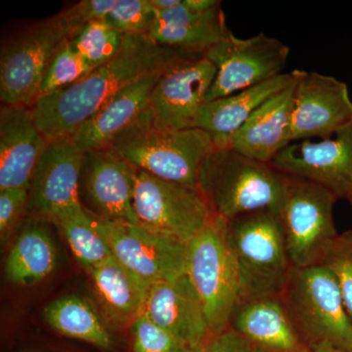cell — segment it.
Wrapping results in <instances>:
<instances>
[{
  "label": "cell",
  "instance_id": "1",
  "mask_svg": "<svg viewBox=\"0 0 352 352\" xmlns=\"http://www.w3.org/2000/svg\"><path fill=\"white\" fill-rule=\"evenodd\" d=\"M201 56L204 54L157 45L148 36H126L117 56L74 85L41 97L31 107L32 117L48 142L71 138L122 90Z\"/></svg>",
  "mask_w": 352,
  "mask_h": 352
},
{
  "label": "cell",
  "instance_id": "2",
  "mask_svg": "<svg viewBox=\"0 0 352 352\" xmlns=\"http://www.w3.org/2000/svg\"><path fill=\"white\" fill-rule=\"evenodd\" d=\"M288 176L272 163L245 157L231 148L208 155L198 189L212 214L226 220L263 210H278Z\"/></svg>",
  "mask_w": 352,
  "mask_h": 352
},
{
  "label": "cell",
  "instance_id": "3",
  "mask_svg": "<svg viewBox=\"0 0 352 352\" xmlns=\"http://www.w3.org/2000/svg\"><path fill=\"white\" fill-rule=\"evenodd\" d=\"M227 233L239 272L240 300L280 296L293 266L276 210L227 220Z\"/></svg>",
  "mask_w": 352,
  "mask_h": 352
},
{
  "label": "cell",
  "instance_id": "4",
  "mask_svg": "<svg viewBox=\"0 0 352 352\" xmlns=\"http://www.w3.org/2000/svg\"><path fill=\"white\" fill-rule=\"evenodd\" d=\"M302 339L312 347L352 351V323L337 280L322 264L293 267L280 294Z\"/></svg>",
  "mask_w": 352,
  "mask_h": 352
},
{
  "label": "cell",
  "instance_id": "5",
  "mask_svg": "<svg viewBox=\"0 0 352 352\" xmlns=\"http://www.w3.org/2000/svg\"><path fill=\"white\" fill-rule=\"evenodd\" d=\"M111 148L139 170L198 189L201 166L215 147L203 129L168 131L138 120L113 141Z\"/></svg>",
  "mask_w": 352,
  "mask_h": 352
},
{
  "label": "cell",
  "instance_id": "6",
  "mask_svg": "<svg viewBox=\"0 0 352 352\" xmlns=\"http://www.w3.org/2000/svg\"><path fill=\"white\" fill-rule=\"evenodd\" d=\"M185 273L200 296L210 333L229 327L241 298L240 278L227 220L212 215L207 226L187 243Z\"/></svg>",
  "mask_w": 352,
  "mask_h": 352
},
{
  "label": "cell",
  "instance_id": "7",
  "mask_svg": "<svg viewBox=\"0 0 352 352\" xmlns=\"http://www.w3.org/2000/svg\"><path fill=\"white\" fill-rule=\"evenodd\" d=\"M337 200L317 183L288 176L277 212L293 267L320 264L339 237L333 219Z\"/></svg>",
  "mask_w": 352,
  "mask_h": 352
},
{
  "label": "cell",
  "instance_id": "8",
  "mask_svg": "<svg viewBox=\"0 0 352 352\" xmlns=\"http://www.w3.org/2000/svg\"><path fill=\"white\" fill-rule=\"evenodd\" d=\"M66 38H69L68 34L56 14L21 28L2 43V104L31 108L38 101L46 69Z\"/></svg>",
  "mask_w": 352,
  "mask_h": 352
},
{
  "label": "cell",
  "instance_id": "9",
  "mask_svg": "<svg viewBox=\"0 0 352 352\" xmlns=\"http://www.w3.org/2000/svg\"><path fill=\"white\" fill-rule=\"evenodd\" d=\"M289 47L279 39L259 32L240 38L232 32L205 54L217 68L207 102L268 82L284 74Z\"/></svg>",
  "mask_w": 352,
  "mask_h": 352
},
{
  "label": "cell",
  "instance_id": "10",
  "mask_svg": "<svg viewBox=\"0 0 352 352\" xmlns=\"http://www.w3.org/2000/svg\"><path fill=\"white\" fill-rule=\"evenodd\" d=\"M97 232L107 242L113 258L148 285L184 274L187 244L140 224L110 221L90 214Z\"/></svg>",
  "mask_w": 352,
  "mask_h": 352
},
{
  "label": "cell",
  "instance_id": "11",
  "mask_svg": "<svg viewBox=\"0 0 352 352\" xmlns=\"http://www.w3.org/2000/svg\"><path fill=\"white\" fill-rule=\"evenodd\" d=\"M139 224L189 243L207 226L212 212L198 189L138 171L133 201Z\"/></svg>",
  "mask_w": 352,
  "mask_h": 352
},
{
  "label": "cell",
  "instance_id": "12",
  "mask_svg": "<svg viewBox=\"0 0 352 352\" xmlns=\"http://www.w3.org/2000/svg\"><path fill=\"white\" fill-rule=\"evenodd\" d=\"M291 143L332 138L352 122L346 83L316 72L295 69Z\"/></svg>",
  "mask_w": 352,
  "mask_h": 352
},
{
  "label": "cell",
  "instance_id": "13",
  "mask_svg": "<svg viewBox=\"0 0 352 352\" xmlns=\"http://www.w3.org/2000/svg\"><path fill=\"white\" fill-rule=\"evenodd\" d=\"M138 171L113 148L85 152L80 182L82 207L103 219L139 224L133 207Z\"/></svg>",
  "mask_w": 352,
  "mask_h": 352
},
{
  "label": "cell",
  "instance_id": "14",
  "mask_svg": "<svg viewBox=\"0 0 352 352\" xmlns=\"http://www.w3.org/2000/svg\"><path fill=\"white\" fill-rule=\"evenodd\" d=\"M217 76V68L201 56L170 69L157 80L140 119L160 129H195Z\"/></svg>",
  "mask_w": 352,
  "mask_h": 352
},
{
  "label": "cell",
  "instance_id": "15",
  "mask_svg": "<svg viewBox=\"0 0 352 352\" xmlns=\"http://www.w3.org/2000/svg\"><path fill=\"white\" fill-rule=\"evenodd\" d=\"M288 176L325 187L339 199L352 195V122L330 138L293 142L273 160Z\"/></svg>",
  "mask_w": 352,
  "mask_h": 352
},
{
  "label": "cell",
  "instance_id": "16",
  "mask_svg": "<svg viewBox=\"0 0 352 352\" xmlns=\"http://www.w3.org/2000/svg\"><path fill=\"white\" fill-rule=\"evenodd\" d=\"M83 155L72 138L48 142L30 183L28 215L50 223L58 214L82 204Z\"/></svg>",
  "mask_w": 352,
  "mask_h": 352
},
{
  "label": "cell",
  "instance_id": "17",
  "mask_svg": "<svg viewBox=\"0 0 352 352\" xmlns=\"http://www.w3.org/2000/svg\"><path fill=\"white\" fill-rule=\"evenodd\" d=\"M229 32L221 1L179 0L173 8L156 11L148 36L157 45L205 55Z\"/></svg>",
  "mask_w": 352,
  "mask_h": 352
},
{
  "label": "cell",
  "instance_id": "18",
  "mask_svg": "<svg viewBox=\"0 0 352 352\" xmlns=\"http://www.w3.org/2000/svg\"><path fill=\"white\" fill-rule=\"evenodd\" d=\"M143 314L192 349L212 336L203 302L186 273L151 285Z\"/></svg>",
  "mask_w": 352,
  "mask_h": 352
},
{
  "label": "cell",
  "instance_id": "19",
  "mask_svg": "<svg viewBox=\"0 0 352 352\" xmlns=\"http://www.w3.org/2000/svg\"><path fill=\"white\" fill-rule=\"evenodd\" d=\"M229 327L254 352H314L296 331L280 296L240 300Z\"/></svg>",
  "mask_w": 352,
  "mask_h": 352
},
{
  "label": "cell",
  "instance_id": "20",
  "mask_svg": "<svg viewBox=\"0 0 352 352\" xmlns=\"http://www.w3.org/2000/svg\"><path fill=\"white\" fill-rule=\"evenodd\" d=\"M48 141L36 126L31 108H0V189H29Z\"/></svg>",
  "mask_w": 352,
  "mask_h": 352
},
{
  "label": "cell",
  "instance_id": "21",
  "mask_svg": "<svg viewBox=\"0 0 352 352\" xmlns=\"http://www.w3.org/2000/svg\"><path fill=\"white\" fill-rule=\"evenodd\" d=\"M161 76H151L131 85L102 106L71 136L76 146L83 153L111 147L120 134L140 119Z\"/></svg>",
  "mask_w": 352,
  "mask_h": 352
},
{
  "label": "cell",
  "instance_id": "22",
  "mask_svg": "<svg viewBox=\"0 0 352 352\" xmlns=\"http://www.w3.org/2000/svg\"><path fill=\"white\" fill-rule=\"evenodd\" d=\"M295 82L296 76L288 88L271 97L252 113L234 134L229 148L256 161L272 163L291 144L289 126Z\"/></svg>",
  "mask_w": 352,
  "mask_h": 352
},
{
  "label": "cell",
  "instance_id": "23",
  "mask_svg": "<svg viewBox=\"0 0 352 352\" xmlns=\"http://www.w3.org/2000/svg\"><path fill=\"white\" fill-rule=\"evenodd\" d=\"M295 76V71L284 73L268 82L207 102L197 120V129L207 132L215 148H229L234 134L252 113L271 97L288 88Z\"/></svg>",
  "mask_w": 352,
  "mask_h": 352
},
{
  "label": "cell",
  "instance_id": "24",
  "mask_svg": "<svg viewBox=\"0 0 352 352\" xmlns=\"http://www.w3.org/2000/svg\"><path fill=\"white\" fill-rule=\"evenodd\" d=\"M89 275L109 321L120 327L131 326L143 314L150 285L117 258L112 256L90 271Z\"/></svg>",
  "mask_w": 352,
  "mask_h": 352
},
{
  "label": "cell",
  "instance_id": "25",
  "mask_svg": "<svg viewBox=\"0 0 352 352\" xmlns=\"http://www.w3.org/2000/svg\"><path fill=\"white\" fill-rule=\"evenodd\" d=\"M30 219L7 254L4 266L7 280L21 286L43 281L57 264L56 247L50 231L43 226L45 220Z\"/></svg>",
  "mask_w": 352,
  "mask_h": 352
},
{
  "label": "cell",
  "instance_id": "26",
  "mask_svg": "<svg viewBox=\"0 0 352 352\" xmlns=\"http://www.w3.org/2000/svg\"><path fill=\"white\" fill-rule=\"evenodd\" d=\"M43 318L65 337L82 340L104 351L113 349V338L105 324L80 296H66L53 300L44 307Z\"/></svg>",
  "mask_w": 352,
  "mask_h": 352
},
{
  "label": "cell",
  "instance_id": "27",
  "mask_svg": "<svg viewBox=\"0 0 352 352\" xmlns=\"http://www.w3.org/2000/svg\"><path fill=\"white\" fill-rule=\"evenodd\" d=\"M50 223L63 235L74 256L88 273L113 256L82 204L58 214Z\"/></svg>",
  "mask_w": 352,
  "mask_h": 352
},
{
  "label": "cell",
  "instance_id": "28",
  "mask_svg": "<svg viewBox=\"0 0 352 352\" xmlns=\"http://www.w3.org/2000/svg\"><path fill=\"white\" fill-rule=\"evenodd\" d=\"M124 36L107 21L99 20L83 28L71 41L83 59L95 69L119 54Z\"/></svg>",
  "mask_w": 352,
  "mask_h": 352
},
{
  "label": "cell",
  "instance_id": "29",
  "mask_svg": "<svg viewBox=\"0 0 352 352\" xmlns=\"http://www.w3.org/2000/svg\"><path fill=\"white\" fill-rule=\"evenodd\" d=\"M92 69L76 50L71 38L64 39L46 69L38 99L74 85Z\"/></svg>",
  "mask_w": 352,
  "mask_h": 352
},
{
  "label": "cell",
  "instance_id": "30",
  "mask_svg": "<svg viewBox=\"0 0 352 352\" xmlns=\"http://www.w3.org/2000/svg\"><path fill=\"white\" fill-rule=\"evenodd\" d=\"M106 21L124 36H148L156 21L151 0H117Z\"/></svg>",
  "mask_w": 352,
  "mask_h": 352
},
{
  "label": "cell",
  "instance_id": "31",
  "mask_svg": "<svg viewBox=\"0 0 352 352\" xmlns=\"http://www.w3.org/2000/svg\"><path fill=\"white\" fill-rule=\"evenodd\" d=\"M133 352H192L191 349L179 338L157 325L145 314L131 325Z\"/></svg>",
  "mask_w": 352,
  "mask_h": 352
},
{
  "label": "cell",
  "instance_id": "32",
  "mask_svg": "<svg viewBox=\"0 0 352 352\" xmlns=\"http://www.w3.org/2000/svg\"><path fill=\"white\" fill-rule=\"evenodd\" d=\"M320 264L326 266L337 280L352 323V231L339 235Z\"/></svg>",
  "mask_w": 352,
  "mask_h": 352
},
{
  "label": "cell",
  "instance_id": "33",
  "mask_svg": "<svg viewBox=\"0 0 352 352\" xmlns=\"http://www.w3.org/2000/svg\"><path fill=\"white\" fill-rule=\"evenodd\" d=\"M29 189H0V243L6 247L28 217Z\"/></svg>",
  "mask_w": 352,
  "mask_h": 352
},
{
  "label": "cell",
  "instance_id": "34",
  "mask_svg": "<svg viewBox=\"0 0 352 352\" xmlns=\"http://www.w3.org/2000/svg\"><path fill=\"white\" fill-rule=\"evenodd\" d=\"M117 0H82L57 14L69 38H74L92 22L105 20Z\"/></svg>",
  "mask_w": 352,
  "mask_h": 352
},
{
  "label": "cell",
  "instance_id": "35",
  "mask_svg": "<svg viewBox=\"0 0 352 352\" xmlns=\"http://www.w3.org/2000/svg\"><path fill=\"white\" fill-rule=\"evenodd\" d=\"M192 352H254L247 340L228 327L223 332L212 335Z\"/></svg>",
  "mask_w": 352,
  "mask_h": 352
},
{
  "label": "cell",
  "instance_id": "36",
  "mask_svg": "<svg viewBox=\"0 0 352 352\" xmlns=\"http://www.w3.org/2000/svg\"><path fill=\"white\" fill-rule=\"evenodd\" d=\"M311 349L314 352H352V351L337 349V347L333 346L332 344H326V342L316 344V346H312Z\"/></svg>",
  "mask_w": 352,
  "mask_h": 352
},
{
  "label": "cell",
  "instance_id": "37",
  "mask_svg": "<svg viewBox=\"0 0 352 352\" xmlns=\"http://www.w3.org/2000/svg\"><path fill=\"white\" fill-rule=\"evenodd\" d=\"M349 201H351V205H352V195H351V198L349 199Z\"/></svg>",
  "mask_w": 352,
  "mask_h": 352
}]
</instances>
